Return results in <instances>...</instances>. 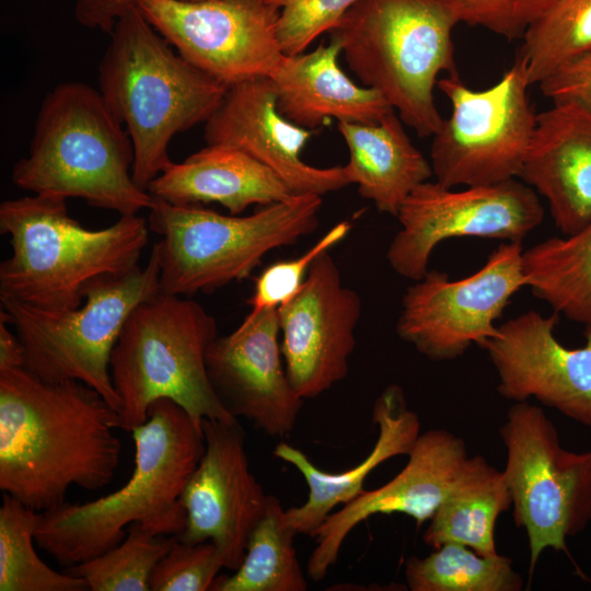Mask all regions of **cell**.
Wrapping results in <instances>:
<instances>
[{"mask_svg": "<svg viewBox=\"0 0 591 591\" xmlns=\"http://www.w3.org/2000/svg\"><path fill=\"white\" fill-rule=\"evenodd\" d=\"M118 428L117 410L82 382L0 370V489L44 512L71 486L106 487L119 465Z\"/></svg>", "mask_w": 591, "mask_h": 591, "instance_id": "obj_1", "label": "cell"}, {"mask_svg": "<svg viewBox=\"0 0 591 591\" xmlns=\"http://www.w3.org/2000/svg\"><path fill=\"white\" fill-rule=\"evenodd\" d=\"M131 433L135 467L121 488L40 512L35 543L63 569L114 548L135 522L160 535L184 530L179 497L204 454L202 429L175 402L159 398L150 405L148 420Z\"/></svg>", "mask_w": 591, "mask_h": 591, "instance_id": "obj_2", "label": "cell"}, {"mask_svg": "<svg viewBox=\"0 0 591 591\" xmlns=\"http://www.w3.org/2000/svg\"><path fill=\"white\" fill-rule=\"evenodd\" d=\"M99 65L100 93L126 126L134 146L132 177L148 185L171 163L172 138L206 123L228 85L197 69L134 5L115 22Z\"/></svg>", "mask_w": 591, "mask_h": 591, "instance_id": "obj_3", "label": "cell"}, {"mask_svg": "<svg viewBox=\"0 0 591 591\" xmlns=\"http://www.w3.org/2000/svg\"><path fill=\"white\" fill-rule=\"evenodd\" d=\"M149 230L138 215L86 229L69 215L61 197L34 194L4 200L0 232L10 239L11 255L0 264V297L53 312L77 309L92 280L138 266Z\"/></svg>", "mask_w": 591, "mask_h": 591, "instance_id": "obj_4", "label": "cell"}, {"mask_svg": "<svg viewBox=\"0 0 591 591\" xmlns=\"http://www.w3.org/2000/svg\"><path fill=\"white\" fill-rule=\"evenodd\" d=\"M134 159L131 138L100 91L62 82L44 99L28 153L14 164L11 181L33 194L138 215L153 197L135 182Z\"/></svg>", "mask_w": 591, "mask_h": 591, "instance_id": "obj_5", "label": "cell"}, {"mask_svg": "<svg viewBox=\"0 0 591 591\" xmlns=\"http://www.w3.org/2000/svg\"><path fill=\"white\" fill-rule=\"evenodd\" d=\"M321 207V195L299 194L240 216L153 197L148 225L160 236V292L212 293L248 278L267 253L314 232Z\"/></svg>", "mask_w": 591, "mask_h": 591, "instance_id": "obj_6", "label": "cell"}, {"mask_svg": "<svg viewBox=\"0 0 591 591\" xmlns=\"http://www.w3.org/2000/svg\"><path fill=\"white\" fill-rule=\"evenodd\" d=\"M217 337L215 317L187 297L158 292L140 302L109 362L120 399V429L131 432L144 424L159 398L175 402L199 428L204 419H237L222 405L208 376L206 355Z\"/></svg>", "mask_w": 591, "mask_h": 591, "instance_id": "obj_7", "label": "cell"}, {"mask_svg": "<svg viewBox=\"0 0 591 591\" xmlns=\"http://www.w3.org/2000/svg\"><path fill=\"white\" fill-rule=\"evenodd\" d=\"M455 25L437 0H360L333 32L364 86L376 90L425 138L443 121L433 97L438 76L457 72Z\"/></svg>", "mask_w": 591, "mask_h": 591, "instance_id": "obj_8", "label": "cell"}, {"mask_svg": "<svg viewBox=\"0 0 591 591\" xmlns=\"http://www.w3.org/2000/svg\"><path fill=\"white\" fill-rule=\"evenodd\" d=\"M158 292L160 267L152 247L143 267L92 280L83 292L85 302L77 309L46 311L5 297L0 302L25 348L31 373L48 383L82 382L118 413L112 351L132 310Z\"/></svg>", "mask_w": 591, "mask_h": 591, "instance_id": "obj_9", "label": "cell"}, {"mask_svg": "<svg viewBox=\"0 0 591 591\" xmlns=\"http://www.w3.org/2000/svg\"><path fill=\"white\" fill-rule=\"evenodd\" d=\"M499 434L513 521L528 536L532 577L544 551L568 553L567 540L591 522V450L564 449L552 420L528 401L513 403Z\"/></svg>", "mask_w": 591, "mask_h": 591, "instance_id": "obj_10", "label": "cell"}, {"mask_svg": "<svg viewBox=\"0 0 591 591\" xmlns=\"http://www.w3.org/2000/svg\"><path fill=\"white\" fill-rule=\"evenodd\" d=\"M437 86L448 97L451 113L432 136L436 181L455 188L519 178L537 123L520 57L485 90L468 88L457 72L438 80Z\"/></svg>", "mask_w": 591, "mask_h": 591, "instance_id": "obj_11", "label": "cell"}, {"mask_svg": "<svg viewBox=\"0 0 591 591\" xmlns=\"http://www.w3.org/2000/svg\"><path fill=\"white\" fill-rule=\"evenodd\" d=\"M537 193L519 178L490 185L445 187L430 179L418 185L401 205V230L386 259L399 276L413 281L429 270L433 250L455 237L521 242L544 219Z\"/></svg>", "mask_w": 591, "mask_h": 591, "instance_id": "obj_12", "label": "cell"}, {"mask_svg": "<svg viewBox=\"0 0 591 591\" xmlns=\"http://www.w3.org/2000/svg\"><path fill=\"white\" fill-rule=\"evenodd\" d=\"M521 242H501L474 274L451 280L428 270L402 298L398 337L433 361L463 356L497 331L512 297L525 287Z\"/></svg>", "mask_w": 591, "mask_h": 591, "instance_id": "obj_13", "label": "cell"}, {"mask_svg": "<svg viewBox=\"0 0 591 591\" xmlns=\"http://www.w3.org/2000/svg\"><path fill=\"white\" fill-rule=\"evenodd\" d=\"M151 25L190 65L228 86L270 78L285 54L268 0H137Z\"/></svg>", "mask_w": 591, "mask_h": 591, "instance_id": "obj_14", "label": "cell"}, {"mask_svg": "<svg viewBox=\"0 0 591 591\" xmlns=\"http://www.w3.org/2000/svg\"><path fill=\"white\" fill-rule=\"evenodd\" d=\"M201 428L205 451L179 497L186 524L175 537L186 544L210 541L224 568L235 571L269 495L250 470L245 433L237 419H204Z\"/></svg>", "mask_w": 591, "mask_h": 591, "instance_id": "obj_15", "label": "cell"}, {"mask_svg": "<svg viewBox=\"0 0 591 591\" xmlns=\"http://www.w3.org/2000/svg\"><path fill=\"white\" fill-rule=\"evenodd\" d=\"M328 252L315 258L297 296L277 309L286 371L303 399L347 376L361 316L359 294L344 286Z\"/></svg>", "mask_w": 591, "mask_h": 591, "instance_id": "obj_16", "label": "cell"}, {"mask_svg": "<svg viewBox=\"0 0 591 591\" xmlns=\"http://www.w3.org/2000/svg\"><path fill=\"white\" fill-rule=\"evenodd\" d=\"M558 315L523 312L497 326L484 349L498 393L513 403L533 397L567 418L591 427V325L584 344L568 348L555 336Z\"/></svg>", "mask_w": 591, "mask_h": 591, "instance_id": "obj_17", "label": "cell"}, {"mask_svg": "<svg viewBox=\"0 0 591 591\" xmlns=\"http://www.w3.org/2000/svg\"><path fill=\"white\" fill-rule=\"evenodd\" d=\"M206 367L217 396L235 418H245L270 437L293 430L303 398L286 371L277 309L218 336L207 351Z\"/></svg>", "mask_w": 591, "mask_h": 591, "instance_id": "obj_18", "label": "cell"}, {"mask_svg": "<svg viewBox=\"0 0 591 591\" xmlns=\"http://www.w3.org/2000/svg\"><path fill=\"white\" fill-rule=\"evenodd\" d=\"M404 468L383 486L363 490L332 512L313 537L316 545L306 566L309 578L322 580L336 564L348 534L375 514L402 513L418 526L429 521L456 480L468 454L463 438L432 428L420 433Z\"/></svg>", "mask_w": 591, "mask_h": 591, "instance_id": "obj_19", "label": "cell"}, {"mask_svg": "<svg viewBox=\"0 0 591 591\" xmlns=\"http://www.w3.org/2000/svg\"><path fill=\"white\" fill-rule=\"evenodd\" d=\"M313 130L283 117L277 107L270 78H256L229 86L220 106L205 123L208 146L244 151L270 169L296 194L324 195L350 183L344 166L317 167L301 152Z\"/></svg>", "mask_w": 591, "mask_h": 591, "instance_id": "obj_20", "label": "cell"}, {"mask_svg": "<svg viewBox=\"0 0 591 591\" xmlns=\"http://www.w3.org/2000/svg\"><path fill=\"white\" fill-rule=\"evenodd\" d=\"M519 179L546 200L564 235L584 227L591 220V113L553 103L537 114Z\"/></svg>", "mask_w": 591, "mask_h": 591, "instance_id": "obj_21", "label": "cell"}, {"mask_svg": "<svg viewBox=\"0 0 591 591\" xmlns=\"http://www.w3.org/2000/svg\"><path fill=\"white\" fill-rule=\"evenodd\" d=\"M372 421L378 427L372 450L359 464L344 472L320 470L305 453L287 442L276 445L274 455L296 467L309 487L303 505L285 509V521L297 535L313 537L337 506L364 490L363 483L373 470L392 457L407 455L420 434V419L397 384L387 385L375 398Z\"/></svg>", "mask_w": 591, "mask_h": 591, "instance_id": "obj_22", "label": "cell"}, {"mask_svg": "<svg viewBox=\"0 0 591 591\" xmlns=\"http://www.w3.org/2000/svg\"><path fill=\"white\" fill-rule=\"evenodd\" d=\"M341 42L314 50L286 55L270 77L279 113L293 124L313 130L325 119L374 124L393 111L374 89L356 84L338 63Z\"/></svg>", "mask_w": 591, "mask_h": 591, "instance_id": "obj_23", "label": "cell"}, {"mask_svg": "<svg viewBox=\"0 0 591 591\" xmlns=\"http://www.w3.org/2000/svg\"><path fill=\"white\" fill-rule=\"evenodd\" d=\"M147 190L172 204L218 202L230 215L296 195L270 169L244 151L208 144L181 163L172 162Z\"/></svg>", "mask_w": 591, "mask_h": 591, "instance_id": "obj_24", "label": "cell"}, {"mask_svg": "<svg viewBox=\"0 0 591 591\" xmlns=\"http://www.w3.org/2000/svg\"><path fill=\"white\" fill-rule=\"evenodd\" d=\"M395 111L374 124L338 121L349 150L344 165L350 184L380 212L396 217L406 197L432 173L430 161L414 146Z\"/></svg>", "mask_w": 591, "mask_h": 591, "instance_id": "obj_25", "label": "cell"}, {"mask_svg": "<svg viewBox=\"0 0 591 591\" xmlns=\"http://www.w3.org/2000/svg\"><path fill=\"white\" fill-rule=\"evenodd\" d=\"M511 507L503 472L480 454L468 456L449 494L428 521L422 540L433 548L459 543L480 555L494 556L498 554L497 519Z\"/></svg>", "mask_w": 591, "mask_h": 591, "instance_id": "obj_26", "label": "cell"}, {"mask_svg": "<svg viewBox=\"0 0 591 591\" xmlns=\"http://www.w3.org/2000/svg\"><path fill=\"white\" fill-rule=\"evenodd\" d=\"M525 287L555 313L591 325V220L577 232L523 250Z\"/></svg>", "mask_w": 591, "mask_h": 591, "instance_id": "obj_27", "label": "cell"}, {"mask_svg": "<svg viewBox=\"0 0 591 591\" xmlns=\"http://www.w3.org/2000/svg\"><path fill=\"white\" fill-rule=\"evenodd\" d=\"M296 535L285 521L279 499L269 495L266 511L251 533L241 566L230 576L217 577L210 591L308 590L294 547Z\"/></svg>", "mask_w": 591, "mask_h": 591, "instance_id": "obj_28", "label": "cell"}, {"mask_svg": "<svg viewBox=\"0 0 591 591\" xmlns=\"http://www.w3.org/2000/svg\"><path fill=\"white\" fill-rule=\"evenodd\" d=\"M405 578L410 591H521L524 579L510 557L484 556L459 543H445L426 557H409Z\"/></svg>", "mask_w": 591, "mask_h": 591, "instance_id": "obj_29", "label": "cell"}, {"mask_svg": "<svg viewBox=\"0 0 591 591\" xmlns=\"http://www.w3.org/2000/svg\"><path fill=\"white\" fill-rule=\"evenodd\" d=\"M40 512L7 493L0 507V591H86V582L48 567L34 548Z\"/></svg>", "mask_w": 591, "mask_h": 591, "instance_id": "obj_30", "label": "cell"}, {"mask_svg": "<svg viewBox=\"0 0 591 591\" xmlns=\"http://www.w3.org/2000/svg\"><path fill=\"white\" fill-rule=\"evenodd\" d=\"M518 55L530 85L591 51V0H557L523 35Z\"/></svg>", "mask_w": 591, "mask_h": 591, "instance_id": "obj_31", "label": "cell"}, {"mask_svg": "<svg viewBox=\"0 0 591 591\" xmlns=\"http://www.w3.org/2000/svg\"><path fill=\"white\" fill-rule=\"evenodd\" d=\"M175 540L135 522L117 546L63 571L83 579L92 591H149L154 567Z\"/></svg>", "mask_w": 591, "mask_h": 591, "instance_id": "obj_32", "label": "cell"}, {"mask_svg": "<svg viewBox=\"0 0 591 591\" xmlns=\"http://www.w3.org/2000/svg\"><path fill=\"white\" fill-rule=\"evenodd\" d=\"M350 229L349 221H340L301 256L277 260L265 267L254 279L253 294L248 299L251 311L244 320H253L260 312L278 309L292 300L302 288L315 258L341 242Z\"/></svg>", "mask_w": 591, "mask_h": 591, "instance_id": "obj_33", "label": "cell"}, {"mask_svg": "<svg viewBox=\"0 0 591 591\" xmlns=\"http://www.w3.org/2000/svg\"><path fill=\"white\" fill-rule=\"evenodd\" d=\"M278 9L277 33L285 55L303 53L320 35L333 32L360 0H268Z\"/></svg>", "mask_w": 591, "mask_h": 591, "instance_id": "obj_34", "label": "cell"}, {"mask_svg": "<svg viewBox=\"0 0 591 591\" xmlns=\"http://www.w3.org/2000/svg\"><path fill=\"white\" fill-rule=\"evenodd\" d=\"M221 568H224L221 554L210 541L186 544L175 540L154 567L150 590L207 591Z\"/></svg>", "mask_w": 591, "mask_h": 591, "instance_id": "obj_35", "label": "cell"}, {"mask_svg": "<svg viewBox=\"0 0 591 591\" xmlns=\"http://www.w3.org/2000/svg\"><path fill=\"white\" fill-rule=\"evenodd\" d=\"M457 23L483 27L508 39L525 31L557 0H437Z\"/></svg>", "mask_w": 591, "mask_h": 591, "instance_id": "obj_36", "label": "cell"}, {"mask_svg": "<svg viewBox=\"0 0 591 591\" xmlns=\"http://www.w3.org/2000/svg\"><path fill=\"white\" fill-rule=\"evenodd\" d=\"M538 86L553 103H573L591 113V51L563 65Z\"/></svg>", "mask_w": 591, "mask_h": 591, "instance_id": "obj_37", "label": "cell"}, {"mask_svg": "<svg viewBox=\"0 0 591 591\" xmlns=\"http://www.w3.org/2000/svg\"><path fill=\"white\" fill-rule=\"evenodd\" d=\"M136 4L137 0H77L74 16L81 25L109 34L116 20Z\"/></svg>", "mask_w": 591, "mask_h": 591, "instance_id": "obj_38", "label": "cell"}, {"mask_svg": "<svg viewBox=\"0 0 591 591\" xmlns=\"http://www.w3.org/2000/svg\"><path fill=\"white\" fill-rule=\"evenodd\" d=\"M5 313L0 311V370L26 369L25 348L16 335L10 328Z\"/></svg>", "mask_w": 591, "mask_h": 591, "instance_id": "obj_39", "label": "cell"}]
</instances>
